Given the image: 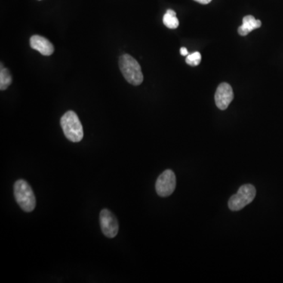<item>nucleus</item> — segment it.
I'll return each mask as SVG.
<instances>
[{
	"mask_svg": "<svg viewBox=\"0 0 283 283\" xmlns=\"http://www.w3.org/2000/svg\"><path fill=\"white\" fill-rule=\"evenodd\" d=\"M256 191L254 186L251 184H246L238 189V192L228 201V207L231 211H239L242 210L247 204H250L256 197Z\"/></svg>",
	"mask_w": 283,
	"mask_h": 283,
	"instance_id": "4",
	"label": "nucleus"
},
{
	"mask_svg": "<svg viewBox=\"0 0 283 283\" xmlns=\"http://www.w3.org/2000/svg\"><path fill=\"white\" fill-rule=\"evenodd\" d=\"M180 54H181V55H183V56H187L188 55L187 49H186V47H182V48L180 49Z\"/></svg>",
	"mask_w": 283,
	"mask_h": 283,
	"instance_id": "13",
	"label": "nucleus"
},
{
	"mask_svg": "<svg viewBox=\"0 0 283 283\" xmlns=\"http://www.w3.org/2000/svg\"><path fill=\"white\" fill-rule=\"evenodd\" d=\"M234 99L233 89L228 83H222L218 86L215 94V102L216 106L221 110L228 109Z\"/></svg>",
	"mask_w": 283,
	"mask_h": 283,
	"instance_id": "7",
	"label": "nucleus"
},
{
	"mask_svg": "<svg viewBox=\"0 0 283 283\" xmlns=\"http://www.w3.org/2000/svg\"><path fill=\"white\" fill-rule=\"evenodd\" d=\"M12 77L10 71L1 66L0 71V90L4 91L11 84Z\"/></svg>",
	"mask_w": 283,
	"mask_h": 283,
	"instance_id": "11",
	"label": "nucleus"
},
{
	"mask_svg": "<svg viewBox=\"0 0 283 283\" xmlns=\"http://www.w3.org/2000/svg\"><path fill=\"white\" fill-rule=\"evenodd\" d=\"M14 197L16 201L23 211L31 213L35 208V197L33 191L28 182L19 179L14 183Z\"/></svg>",
	"mask_w": 283,
	"mask_h": 283,
	"instance_id": "3",
	"label": "nucleus"
},
{
	"mask_svg": "<svg viewBox=\"0 0 283 283\" xmlns=\"http://www.w3.org/2000/svg\"><path fill=\"white\" fill-rule=\"evenodd\" d=\"M261 26V22L260 20H256L253 16H246L242 19V25L238 28V33L241 36H246L252 31L259 29Z\"/></svg>",
	"mask_w": 283,
	"mask_h": 283,
	"instance_id": "9",
	"label": "nucleus"
},
{
	"mask_svg": "<svg viewBox=\"0 0 283 283\" xmlns=\"http://www.w3.org/2000/svg\"><path fill=\"white\" fill-rule=\"evenodd\" d=\"M201 55L199 52L196 51L193 54L186 56V62L191 66H197L201 63Z\"/></svg>",
	"mask_w": 283,
	"mask_h": 283,
	"instance_id": "12",
	"label": "nucleus"
},
{
	"mask_svg": "<svg viewBox=\"0 0 283 283\" xmlns=\"http://www.w3.org/2000/svg\"><path fill=\"white\" fill-rule=\"evenodd\" d=\"M119 66L126 81L133 85H140L143 81V74L140 65L129 54H124L119 59Z\"/></svg>",
	"mask_w": 283,
	"mask_h": 283,
	"instance_id": "2",
	"label": "nucleus"
},
{
	"mask_svg": "<svg viewBox=\"0 0 283 283\" xmlns=\"http://www.w3.org/2000/svg\"><path fill=\"white\" fill-rule=\"evenodd\" d=\"M163 23L168 29H176L179 26V22L176 17V13L173 10H168L163 17Z\"/></svg>",
	"mask_w": 283,
	"mask_h": 283,
	"instance_id": "10",
	"label": "nucleus"
},
{
	"mask_svg": "<svg viewBox=\"0 0 283 283\" xmlns=\"http://www.w3.org/2000/svg\"><path fill=\"white\" fill-rule=\"evenodd\" d=\"M30 46L44 56L51 55L54 51V45L41 35H35L31 37Z\"/></svg>",
	"mask_w": 283,
	"mask_h": 283,
	"instance_id": "8",
	"label": "nucleus"
},
{
	"mask_svg": "<svg viewBox=\"0 0 283 283\" xmlns=\"http://www.w3.org/2000/svg\"><path fill=\"white\" fill-rule=\"evenodd\" d=\"M101 229L105 236L112 238L117 236L119 231L118 219L109 210H102L99 215Z\"/></svg>",
	"mask_w": 283,
	"mask_h": 283,
	"instance_id": "6",
	"label": "nucleus"
},
{
	"mask_svg": "<svg viewBox=\"0 0 283 283\" xmlns=\"http://www.w3.org/2000/svg\"><path fill=\"white\" fill-rule=\"evenodd\" d=\"M61 126L64 135L72 143H78L84 138L82 124L75 112H66L61 118Z\"/></svg>",
	"mask_w": 283,
	"mask_h": 283,
	"instance_id": "1",
	"label": "nucleus"
},
{
	"mask_svg": "<svg viewBox=\"0 0 283 283\" xmlns=\"http://www.w3.org/2000/svg\"><path fill=\"white\" fill-rule=\"evenodd\" d=\"M176 186V175L172 170H165L156 182V191L159 196L168 197L174 192Z\"/></svg>",
	"mask_w": 283,
	"mask_h": 283,
	"instance_id": "5",
	"label": "nucleus"
},
{
	"mask_svg": "<svg viewBox=\"0 0 283 283\" xmlns=\"http://www.w3.org/2000/svg\"><path fill=\"white\" fill-rule=\"evenodd\" d=\"M196 2L199 3L201 4H204V5H206V4H210L212 0H195Z\"/></svg>",
	"mask_w": 283,
	"mask_h": 283,
	"instance_id": "14",
	"label": "nucleus"
}]
</instances>
